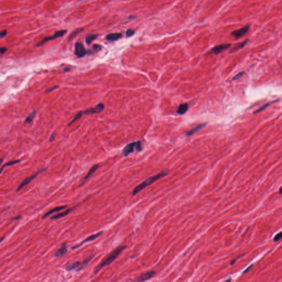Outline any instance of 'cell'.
Masks as SVG:
<instances>
[{"label": "cell", "mask_w": 282, "mask_h": 282, "mask_svg": "<svg viewBox=\"0 0 282 282\" xmlns=\"http://www.w3.org/2000/svg\"><path fill=\"white\" fill-rule=\"evenodd\" d=\"M126 248V246H120L117 248H115L110 253L108 257H106L104 260L101 261V262L94 268V273H98L103 267L111 264Z\"/></svg>", "instance_id": "obj_1"}, {"label": "cell", "mask_w": 282, "mask_h": 282, "mask_svg": "<svg viewBox=\"0 0 282 282\" xmlns=\"http://www.w3.org/2000/svg\"><path fill=\"white\" fill-rule=\"evenodd\" d=\"M168 174V170H165L164 171H161L160 173L156 174L153 177H150L148 178L145 181H143V182H142L141 184H140L139 185L135 187V189L133 190L132 195L133 196L136 195L138 193H139V192L142 191L144 189H145L148 186L151 185L153 183L156 182V180H159V179L163 177L166 176Z\"/></svg>", "instance_id": "obj_2"}, {"label": "cell", "mask_w": 282, "mask_h": 282, "mask_svg": "<svg viewBox=\"0 0 282 282\" xmlns=\"http://www.w3.org/2000/svg\"><path fill=\"white\" fill-rule=\"evenodd\" d=\"M104 105L102 103H100L98 105H97L95 108H90V109L84 110L83 111L79 112V113H78L77 114H76V116H75V118H73V120L69 124V125H71L73 123H74V122L77 121V120H78L84 114L87 115V114H99V113H101V111L104 110Z\"/></svg>", "instance_id": "obj_3"}, {"label": "cell", "mask_w": 282, "mask_h": 282, "mask_svg": "<svg viewBox=\"0 0 282 282\" xmlns=\"http://www.w3.org/2000/svg\"><path fill=\"white\" fill-rule=\"evenodd\" d=\"M135 151L137 152H141L142 151V144L140 141L128 143L123 148L122 152L123 156H127L130 154L131 153L135 152Z\"/></svg>", "instance_id": "obj_4"}, {"label": "cell", "mask_w": 282, "mask_h": 282, "mask_svg": "<svg viewBox=\"0 0 282 282\" xmlns=\"http://www.w3.org/2000/svg\"><path fill=\"white\" fill-rule=\"evenodd\" d=\"M66 33H67V30H59L58 32H56L55 34H54L52 36L44 38L42 40L41 42H39L37 45L38 47L42 46V45H44L45 42H49V41L52 40H54L55 39H57V38H60V37H63L65 34H66Z\"/></svg>", "instance_id": "obj_5"}, {"label": "cell", "mask_w": 282, "mask_h": 282, "mask_svg": "<svg viewBox=\"0 0 282 282\" xmlns=\"http://www.w3.org/2000/svg\"><path fill=\"white\" fill-rule=\"evenodd\" d=\"M46 169H41V170L38 171L37 173H35L33 175H31V176L29 177H27V179H25V180H23V181L21 184L19 185V186L18 187L17 191H20V190L22 189L23 188H24L25 186H26L27 185H28L31 181H32V180H33L34 179L38 176V174H39L40 173H42L44 171H45Z\"/></svg>", "instance_id": "obj_6"}, {"label": "cell", "mask_w": 282, "mask_h": 282, "mask_svg": "<svg viewBox=\"0 0 282 282\" xmlns=\"http://www.w3.org/2000/svg\"><path fill=\"white\" fill-rule=\"evenodd\" d=\"M250 28V24L246 25L244 27H243L241 29L232 31V33H231V35L236 39L241 38L245 34L248 32Z\"/></svg>", "instance_id": "obj_7"}, {"label": "cell", "mask_w": 282, "mask_h": 282, "mask_svg": "<svg viewBox=\"0 0 282 282\" xmlns=\"http://www.w3.org/2000/svg\"><path fill=\"white\" fill-rule=\"evenodd\" d=\"M75 52L78 57H82L87 54V51L83 45L80 42H76L75 47Z\"/></svg>", "instance_id": "obj_8"}, {"label": "cell", "mask_w": 282, "mask_h": 282, "mask_svg": "<svg viewBox=\"0 0 282 282\" xmlns=\"http://www.w3.org/2000/svg\"><path fill=\"white\" fill-rule=\"evenodd\" d=\"M230 47H231L230 44H223L219 45L212 48L211 51V53L215 55H218L220 53H221L222 52H223V51L227 50Z\"/></svg>", "instance_id": "obj_9"}, {"label": "cell", "mask_w": 282, "mask_h": 282, "mask_svg": "<svg viewBox=\"0 0 282 282\" xmlns=\"http://www.w3.org/2000/svg\"><path fill=\"white\" fill-rule=\"evenodd\" d=\"M103 233V232H99L98 233H97L96 234H94V235H92L90 236H89L88 238H87L85 240H83L82 242H81L80 244L77 245L76 246H74L72 248V249L74 250V249H76V248H78L80 247L82 245L87 243V242H89V241H92L93 240H95L97 238H98V237H99L100 236H101Z\"/></svg>", "instance_id": "obj_10"}, {"label": "cell", "mask_w": 282, "mask_h": 282, "mask_svg": "<svg viewBox=\"0 0 282 282\" xmlns=\"http://www.w3.org/2000/svg\"><path fill=\"white\" fill-rule=\"evenodd\" d=\"M155 273H156V272L154 271L148 272L146 273L142 274L136 281L141 282V281H147L148 279H150L151 278H152L154 276Z\"/></svg>", "instance_id": "obj_11"}, {"label": "cell", "mask_w": 282, "mask_h": 282, "mask_svg": "<svg viewBox=\"0 0 282 282\" xmlns=\"http://www.w3.org/2000/svg\"><path fill=\"white\" fill-rule=\"evenodd\" d=\"M98 168H99V165L98 164L94 165V166H93L91 168V169L89 170V171L88 172V173H87V174L86 175V176L84 177V179H83L82 184L80 185V186H82V185H83L84 183L88 180L93 175V174L97 171V170L98 169Z\"/></svg>", "instance_id": "obj_12"}, {"label": "cell", "mask_w": 282, "mask_h": 282, "mask_svg": "<svg viewBox=\"0 0 282 282\" xmlns=\"http://www.w3.org/2000/svg\"><path fill=\"white\" fill-rule=\"evenodd\" d=\"M66 207H67V206H62L55 207L54 208L51 210L50 211H48L47 213H46L45 215H44L43 217H42V219L46 218L47 217H49L50 215H52V214L54 213L55 212H59V211H62V210H63L64 209H65Z\"/></svg>", "instance_id": "obj_13"}, {"label": "cell", "mask_w": 282, "mask_h": 282, "mask_svg": "<svg viewBox=\"0 0 282 282\" xmlns=\"http://www.w3.org/2000/svg\"><path fill=\"white\" fill-rule=\"evenodd\" d=\"M121 37H122V34L121 33H111V34H108L106 37V39L108 41L114 42V41L118 40Z\"/></svg>", "instance_id": "obj_14"}, {"label": "cell", "mask_w": 282, "mask_h": 282, "mask_svg": "<svg viewBox=\"0 0 282 282\" xmlns=\"http://www.w3.org/2000/svg\"><path fill=\"white\" fill-rule=\"evenodd\" d=\"M67 248L66 246V245L63 244L61 246V248H59V250L55 253V256L57 257L62 256L64 255H65L67 252Z\"/></svg>", "instance_id": "obj_15"}, {"label": "cell", "mask_w": 282, "mask_h": 282, "mask_svg": "<svg viewBox=\"0 0 282 282\" xmlns=\"http://www.w3.org/2000/svg\"><path fill=\"white\" fill-rule=\"evenodd\" d=\"M189 109V105L187 103H184L181 104L179 106L177 110V113L180 115H183L185 114L186 111Z\"/></svg>", "instance_id": "obj_16"}, {"label": "cell", "mask_w": 282, "mask_h": 282, "mask_svg": "<svg viewBox=\"0 0 282 282\" xmlns=\"http://www.w3.org/2000/svg\"><path fill=\"white\" fill-rule=\"evenodd\" d=\"M206 125V123H204L200 124V125H198L195 128H194L193 129H192L191 130L189 131L188 132H187V133H186V135L187 136H192V135H194V133H195L196 132H197L199 130H201L203 127L205 126Z\"/></svg>", "instance_id": "obj_17"}, {"label": "cell", "mask_w": 282, "mask_h": 282, "mask_svg": "<svg viewBox=\"0 0 282 282\" xmlns=\"http://www.w3.org/2000/svg\"><path fill=\"white\" fill-rule=\"evenodd\" d=\"M72 210V209H69V210H68L67 211L63 212H62V213H60L57 214V215H55L52 216V217H51V219L54 220V219H59V218L64 217H65V216H66L67 215H68L69 213H70Z\"/></svg>", "instance_id": "obj_18"}, {"label": "cell", "mask_w": 282, "mask_h": 282, "mask_svg": "<svg viewBox=\"0 0 282 282\" xmlns=\"http://www.w3.org/2000/svg\"><path fill=\"white\" fill-rule=\"evenodd\" d=\"M36 115V111L34 110L31 114H29V115L25 118L24 120V123H29L33 121L34 117Z\"/></svg>", "instance_id": "obj_19"}, {"label": "cell", "mask_w": 282, "mask_h": 282, "mask_svg": "<svg viewBox=\"0 0 282 282\" xmlns=\"http://www.w3.org/2000/svg\"><path fill=\"white\" fill-rule=\"evenodd\" d=\"M80 265H81V263H80V262H76L73 263V264H72L71 265H68V267H66V270L68 271H72V270L76 269V268H77L78 267H80Z\"/></svg>", "instance_id": "obj_20"}, {"label": "cell", "mask_w": 282, "mask_h": 282, "mask_svg": "<svg viewBox=\"0 0 282 282\" xmlns=\"http://www.w3.org/2000/svg\"><path fill=\"white\" fill-rule=\"evenodd\" d=\"M248 42V39H246L243 42H241L240 44H239L238 45H236V46L232 50V52H234V51H238V50H239L240 49H243V48L246 45V44H247Z\"/></svg>", "instance_id": "obj_21"}, {"label": "cell", "mask_w": 282, "mask_h": 282, "mask_svg": "<svg viewBox=\"0 0 282 282\" xmlns=\"http://www.w3.org/2000/svg\"><path fill=\"white\" fill-rule=\"evenodd\" d=\"M98 37V35H89L86 38V42L88 45L90 44L93 41L97 39Z\"/></svg>", "instance_id": "obj_22"}, {"label": "cell", "mask_w": 282, "mask_h": 282, "mask_svg": "<svg viewBox=\"0 0 282 282\" xmlns=\"http://www.w3.org/2000/svg\"><path fill=\"white\" fill-rule=\"evenodd\" d=\"M20 161H21V160H14V161H10V162H9V163H6V164H5L4 166H2V167L1 169H0V174H1V173L2 172V171H3L4 169V168H5V167H6V166H11V165H13L19 163Z\"/></svg>", "instance_id": "obj_23"}, {"label": "cell", "mask_w": 282, "mask_h": 282, "mask_svg": "<svg viewBox=\"0 0 282 282\" xmlns=\"http://www.w3.org/2000/svg\"><path fill=\"white\" fill-rule=\"evenodd\" d=\"M83 30H84L83 28H78V29H76V30L73 31L71 34H70V35L68 38V40H71L72 39L75 38L76 35H77L78 34H80L82 32H83Z\"/></svg>", "instance_id": "obj_24"}, {"label": "cell", "mask_w": 282, "mask_h": 282, "mask_svg": "<svg viewBox=\"0 0 282 282\" xmlns=\"http://www.w3.org/2000/svg\"><path fill=\"white\" fill-rule=\"evenodd\" d=\"M277 101H278V100H275V101H272V102H271V103H267L265 105L262 106L260 109H258L257 110H256V111L254 112V114H256V113H260V111H262V110L265 109V108H266L267 106H268L270 105L271 104H272V103H275V102H277Z\"/></svg>", "instance_id": "obj_25"}, {"label": "cell", "mask_w": 282, "mask_h": 282, "mask_svg": "<svg viewBox=\"0 0 282 282\" xmlns=\"http://www.w3.org/2000/svg\"><path fill=\"white\" fill-rule=\"evenodd\" d=\"M93 257H89L87 260H85L82 263H81V265H80V267H79V270H78V271L83 270L84 268H85V267H86V265H87V264L89 262L91 261V260L93 258Z\"/></svg>", "instance_id": "obj_26"}, {"label": "cell", "mask_w": 282, "mask_h": 282, "mask_svg": "<svg viewBox=\"0 0 282 282\" xmlns=\"http://www.w3.org/2000/svg\"><path fill=\"white\" fill-rule=\"evenodd\" d=\"M135 32L134 30L128 29L126 31V35L127 37H132L133 34H135Z\"/></svg>", "instance_id": "obj_27"}, {"label": "cell", "mask_w": 282, "mask_h": 282, "mask_svg": "<svg viewBox=\"0 0 282 282\" xmlns=\"http://www.w3.org/2000/svg\"><path fill=\"white\" fill-rule=\"evenodd\" d=\"M282 232H280L279 234H277L275 236V237H274V241L277 242V241H279V240L282 239Z\"/></svg>", "instance_id": "obj_28"}, {"label": "cell", "mask_w": 282, "mask_h": 282, "mask_svg": "<svg viewBox=\"0 0 282 282\" xmlns=\"http://www.w3.org/2000/svg\"><path fill=\"white\" fill-rule=\"evenodd\" d=\"M244 75V72H241L240 73H238L236 76L234 77V78H232L233 80H238L239 79H240V78L243 76Z\"/></svg>", "instance_id": "obj_29"}, {"label": "cell", "mask_w": 282, "mask_h": 282, "mask_svg": "<svg viewBox=\"0 0 282 282\" xmlns=\"http://www.w3.org/2000/svg\"><path fill=\"white\" fill-rule=\"evenodd\" d=\"M93 49L97 51H100L102 49V47H101V45H99V44H95L93 45Z\"/></svg>", "instance_id": "obj_30"}, {"label": "cell", "mask_w": 282, "mask_h": 282, "mask_svg": "<svg viewBox=\"0 0 282 282\" xmlns=\"http://www.w3.org/2000/svg\"><path fill=\"white\" fill-rule=\"evenodd\" d=\"M59 87V85H56V86H54V87H51V88H50L47 89V90H46V92H45V93H50L51 92L53 91L54 90H55V89H56L58 88Z\"/></svg>", "instance_id": "obj_31"}, {"label": "cell", "mask_w": 282, "mask_h": 282, "mask_svg": "<svg viewBox=\"0 0 282 282\" xmlns=\"http://www.w3.org/2000/svg\"><path fill=\"white\" fill-rule=\"evenodd\" d=\"M7 34V32L6 30H2L0 32V38H4V37Z\"/></svg>", "instance_id": "obj_32"}, {"label": "cell", "mask_w": 282, "mask_h": 282, "mask_svg": "<svg viewBox=\"0 0 282 282\" xmlns=\"http://www.w3.org/2000/svg\"><path fill=\"white\" fill-rule=\"evenodd\" d=\"M7 51V48L6 47H0V53H1V54H4Z\"/></svg>", "instance_id": "obj_33"}, {"label": "cell", "mask_w": 282, "mask_h": 282, "mask_svg": "<svg viewBox=\"0 0 282 282\" xmlns=\"http://www.w3.org/2000/svg\"><path fill=\"white\" fill-rule=\"evenodd\" d=\"M55 133H54L51 136L50 138V139H49V141L50 142H52L53 141L54 139H55Z\"/></svg>", "instance_id": "obj_34"}, {"label": "cell", "mask_w": 282, "mask_h": 282, "mask_svg": "<svg viewBox=\"0 0 282 282\" xmlns=\"http://www.w3.org/2000/svg\"><path fill=\"white\" fill-rule=\"evenodd\" d=\"M253 267V265H250V267H248V268H247L246 270H245L244 272H243V273L244 274L245 273H246V272H248V271H249V270H250V269H251V268H252Z\"/></svg>", "instance_id": "obj_35"}, {"label": "cell", "mask_w": 282, "mask_h": 282, "mask_svg": "<svg viewBox=\"0 0 282 282\" xmlns=\"http://www.w3.org/2000/svg\"><path fill=\"white\" fill-rule=\"evenodd\" d=\"M20 218H21V217L19 216V217H16V218H13L12 219V220H18V219H20Z\"/></svg>", "instance_id": "obj_36"}, {"label": "cell", "mask_w": 282, "mask_h": 282, "mask_svg": "<svg viewBox=\"0 0 282 282\" xmlns=\"http://www.w3.org/2000/svg\"><path fill=\"white\" fill-rule=\"evenodd\" d=\"M3 161H4V159H0V165H1V164L2 163Z\"/></svg>", "instance_id": "obj_37"}, {"label": "cell", "mask_w": 282, "mask_h": 282, "mask_svg": "<svg viewBox=\"0 0 282 282\" xmlns=\"http://www.w3.org/2000/svg\"><path fill=\"white\" fill-rule=\"evenodd\" d=\"M4 237H3V238H1V239H0V243H1V242H2V241H3V240H4Z\"/></svg>", "instance_id": "obj_38"}, {"label": "cell", "mask_w": 282, "mask_h": 282, "mask_svg": "<svg viewBox=\"0 0 282 282\" xmlns=\"http://www.w3.org/2000/svg\"><path fill=\"white\" fill-rule=\"evenodd\" d=\"M279 194H281V187L279 189Z\"/></svg>", "instance_id": "obj_39"}]
</instances>
